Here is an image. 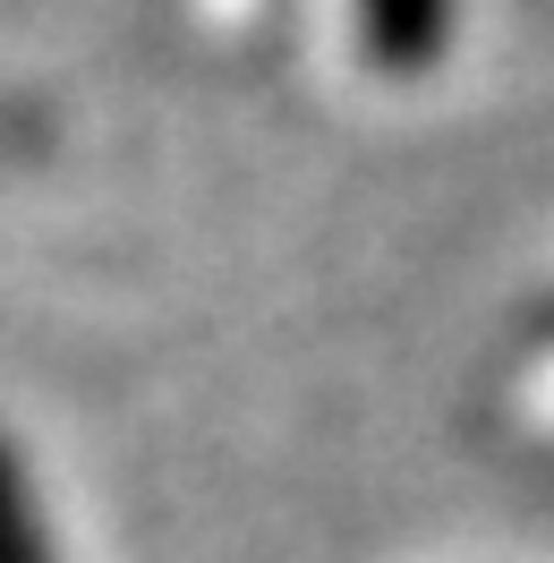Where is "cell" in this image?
Segmentation results:
<instances>
[{
	"instance_id": "cell-1",
	"label": "cell",
	"mask_w": 554,
	"mask_h": 563,
	"mask_svg": "<svg viewBox=\"0 0 554 563\" xmlns=\"http://www.w3.org/2000/svg\"><path fill=\"white\" fill-rule=\"evenodd\" d=\"M452 35V0H358V43L376 69H426Z\"/></svg>"
},
{
	"instance_id": "cell-2",
	"label": "cell",
	"mask_w": 554,
	"mask_h": 563,
	"mask_svg": "<svg viewBox=\"0 0 554 563\" xmlns=\"http://www.w3.org/2000/svg\"><path fill=\"white\" fill-rule=\"evenodd\" d=\"M0 563H52V538L35 521V495L18 478V453L0 444Z\"/></svg>"
}]
</instances>
